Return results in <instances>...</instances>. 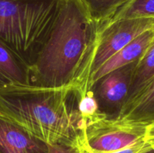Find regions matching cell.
<instances>
[{
	"label": "cell",
	"mask_w": 154,
	"mask_h": 153,
	"mask_svg": "<svg viewBox=\"0 0 154 153\" xmlns=\"http://www.w3.org/2000/svg\"><path fill=\"white\" fill-rule=\"evenodd\" d=\"M78 101L70 85L9 84L0 88V118L48 145L75 144L87 126Z\"/></svg>",
	"instance_id": "cell-1"
},
{
	"label": "cell",
	"mask_w": 154,
	"mask_h": 153,
	"mask_svg": "<svg viewBox=\"0 0 154 153\" xmlns=\"http://www.w3.org/2000/svg\"><path fill=\"white\" fill-rule=\"evenodd\" d=\"M96 22L81 0H62L51 32L34 64L30 84L44 87L69 85L87 50Z\"/></svg>",
	"instance_id": "cell-2"
},
{
	"label": "cell",
	"mask_w": 154,
	"mask_h": 153,
	"mask_svg": "<svg viewBox=\"0 0 154 153\" xmlns=\"http://www.w3.org/2000/svg\"><path fill=\"white\" fill-rule=\"evenodd\" d=\"M62 0H0V40L28 69L51 32Z\"/></svg>",
	"instance_id": "cell-3"
},
{
	"label": "cell",
	"mask_w": 154,
	"mask_h": 153,
	"mask_svg": "<svg viewBox=\"0 0 154 153\" xmlns=\"http://www.w3.org/2000/svg\"><path fill=\"white\" fill-rule=\"evenodd\" d=\"M153 27L154 17L126 18L100 26H96L90 44L69 84L77 92L79 99L87 94L90 77L111 56Z\"/></svg>",
	"instance_id": "cell-4"
},
{
	"label": "cell",
	"mask_w": 154,
	"mask_h": 153,
	"mask_svg": "<svg viewBox=\"0 0 154 153\" xmlns=\"http://www.w3.org/2000/svg\"><path fill=\"white\" fill-rule=\"evenodd\" d=\"M147 126L107 114L89 122L83 146L90 153H104L126 148L145 138Z\"/></svg>",
	"instance_id": "cell-5"
},
{
	"label": "cell",
	"mask_w": 154,
	"mask_h": 153,
	"mask_svg": "<svg viewBox=\"0 0 154 153\" xmlns=\"http://www.w3.org/2000/svg\"><path fill=\"white\" fill-rule=\"evenodd\" d=\"M137 61L107 74L94 84L92 92L101 112L105 113V109L114 110L117 114L129 95L132 73Z\"/></svg>",
	"instance_id": "cell-6"
},
{
	"label": "cell",
	"mask_w": 154,
	"mask_h": 153,
	"mask_svg": "<svg viewBox=\"0 0 154 153\" xmlns=\"http://www.w3.org/2000/svg\"><path fill=\"white\" fill-rule=\"evenodd\" d=\"M153 39L154 27L138 35L111 56L89 80L87 86V94L92 91L94 84L105 74L139 59Z\"/></svg>",
	"instance_id": "cell-7"
},
{
	"label": "cell",
	"mask_w": 154,
	"mask_h": 153,
	"mask_svg": "<svg viewBox=\"0 0 154 153\" xmlns=\"http://www.w3.org/2000/svg\"><path fill=\"white\" fill-rule=\"evenodd\" d=\"M0 153H48V144L0 118Z\"/></svg>",
	"instance_id": "cell-8"
},
{
	"label": "cell",
	"mask_w": 154,
	"mask_h": 153,
	"mask_svg": "<svg viewBox=\"0 0 154 153\" xmlns=\"http://www.w3.org/2000/svg\"><path fill=\"white\" fill-rule=\"evenodd\" d=\"M115 117L146 126L154 122V78L125 101Z\"/></svg>",
	"instance_id": "cell-9"
},
{
	"label": "cell",
	"mask_w": 154,
	"mask_h": 153,
	"mask_svg": "<svg viewBox=\"0 0 154 153\" xmlns=\"http://www.w3.org/2000/svg\"><path fill=\"white\" fill-rule=\"evenodd\" d=\"M0 74L11 84H30L28 67L0 40Z\"/></svg>",
	"instance_id": "cell-10"
},
{
	"label": "cell",
	"mask_w": 154,
	"mask_h": 153,
	"mask_svg": "<svg viewBox=\"0 0 154 153\" xmlns=\"http://www.w3.org/2000/svg\"><path fill=\"white\" fill-rule=\"evenodd\" d=\"M154 78V39L137 61L132 76L129 95L126 100L136 94Z\"/></svg>",
	"instance_id": "cell-11"
},
{
	"label": "cell",
	"mask_w": 154,
	"mask_h": 153,
	"mask_svg": "<svg viewBox=\"0 0 154 153\" xmlns=\"http://www.w3.org/2000/svg\"><path fill=\"white\" fill-rule=\"evenodd\" d=\"M93 16L96 25L109 20L131 0H81Z\"/></svg>",
	"instance_id": "cell-12"
},
{
	"label": "cell",
	"mask_w": 154,
	"mask_h": 153,
	"mask_svg": "<svg viewBox=\"0 0 154 153\" xmlns=\"http://www.w3.org/2000/svg\"><path fill=\"white\" fill-rule=\"evenodd\" d=\"M154 17V0H131L106 22L96 26L106 25L116 20L126 18Z\"/></svg>",
	"instance_id": "cell-13"
},
{
	"label": "cell",
	"mask_w": 154,
	"mask_h": 153,
	"mask_svg": "<svg viewBox=\"0 0 154 153\" xmlns=\"http://www.w3.org/2000/svg\"><path fill=\"white\" fill-rule=\"evenodd\" d=\"M78 109L83 118L87 121V124L89 122L106 114L101 112L97 100L92 91L79 99Z\"/></svg>",
	"instance_id": "cell-14"
},
{
	"label": "cell",
	"mask_w": 154,
	"mask_h": 153,
	"mask_svg": "<svg viewBox=\"0 0 154 153\" xmlns=\"http://www.w3.org/2000/svg\"><path fill=\"white\" fill-rule=\"evenodd\" d=\"M84 132L75 144H53L48 145V153H85L82 146Z\"/></svg>",
	"instance_id": "cell-15"
},
{
	"label": "cell",
	"mask_w": 154,
	"mask_h": 153,
	"mask_svg": "<svg viewBox=\"0 0 154 153\" xmlns=\"http://www.w3.org/2000/svg\"><path fill=\"white\" fill-rule=\"evenodd\" d=\"M82 146H83V141H82ZM84 151L86 153H90L87 152L84 148V146H83ZM151 144L147 140L146 138L143 139L142 140H140L138 142H135L133 145H131L129 146L126 147V148H121V149L117 150V151L111 152H104V153H142L144 152L147 151V150L152 148Z\"/></svg>",
	"instance_id": "cell-16"
},
{
	"label": "cell",
	"mask_w": 154,
	"mask_h": 153,
	"mask_svg": "<svg viewBox=\"0 0 154 153\" xmlns=\"http://www.w3.org/2000/svg\"><path fill=\"white\" fill-rule=\"evenodd\" d=\"M145 138L151 144L152 147L154 149V122L150 123L147 126Z\"/></svg>",
	"instance_id": "cell-17"
},
{
	"label": "cell",
	"mask_w": 154,
	"mask_h": 153,
	"mask_svg": "<svg viewBox=\"0 0 154 153\" xmlns=\"http://www.w3.org/2000/svg\"><path fill=\"white\" fill-rule=\"evenodd\" d=\"M9 84H11V83H10L7 80L5 79V78L0 74V88L6 86L7 85H9Z\"/></svg>",
	"instance_id": "cell-18"
},
{
	"label": "cell",
	"mask_w": 154,
	"mask_h": 153,
	"mask_svg": "<svg viewBox=\"0 0 154 153\" xmlns=\"http://www.w3.org/2000/svg\"><path fill=\"white\" fill-rule=\"evenodd\" d=\"M142 153H154V149L153 148H150V149L147 150V151L144 152H142Z\"/></svg>",
	"instance_id": "cell-19"
},
{
	"label": "cell",
	"mask_w": 154,
	"mask_h": 153,
	"mask_svg": "<svg viewBox=\"0 0 154 153\" xmlns=\"http://www.w3.org/2000/svg\"><path fill=\"white\" fill-rule=\"evenodd\" d=\"M84 152H85V151H84ZM85 153H86V152H85Z\"/></svg>",
	"instance_id": "cell-20"
}]
</instances>
